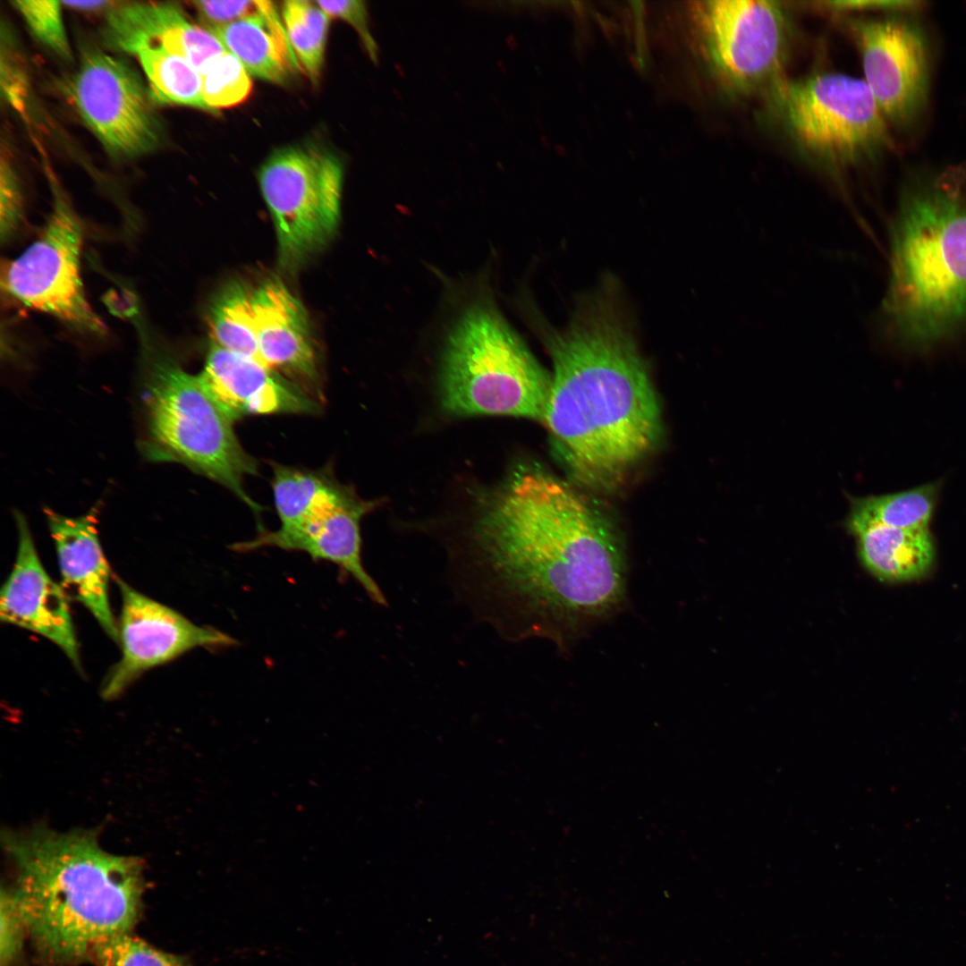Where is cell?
I'll list each match as a JSON object with an SVG mask.
<instances>
[{
    "mask_svg": "<svg viewBox=\"0 0 966 966\" xmlns=\"http://www.w3.org/2000/svg\"><path fill=\"white\" fill-rule=\"evenodd\" d=\"M467 537L449 554V585L476 623L506 641H560L623 598L626 559L614 529L546 472L514 474Z\"/></svg>",
    "mask_w": 966,
    "mask_h": 966,
    "instance_id": "cell-1",
    "label": "cell"
},
{
    "mask_svg": "<svg viewBox=\"0 0 966 966\" xmlns=\"http://www.w3.org/2000/svg\"><path fill=\"white\" fill-rule=\"evenodd\" d=\"M547 346L554 370L541 421L554 448L579 482L614 488L661 432L654 386L615 301L593 296Z\"/></svg>",
    "mask_w": 966,
    "mask_h": 966,
    "instance_id": "cell-2",
    "label": "cell"
},
{
    "mask_svg": "<svg viewBox=\"0 0 966 966\" xmlns=\"http://www.w3.org/2000/svg\"><path fill=\"white\" fill-rule=\"evenodd\" d=\"M3 844L16 867L12 890L26 931L49 962L89 957L135 925L145 887L140 859L106 852L93 831L42 824L6 831Z\"/></svg>",
    "mask_w": 966,
    "mask_h": 966,
    "instance_id": "cell-3",
    "label": "cell"
},
{
    "mask_svg": "<svg viewBox=\"0 0 966 966\" xmlns=\"http://www.w3.org/2000/svg\"><path fill=\"white\" fill-rule=\"evenodd\" d=\"M888 338L927 352L966 337V165L915 178L889 233Z\"/></svg>",
    "mask_w": 966,
    "mask_h": 966,
    "instance_id": "cell-4",
    "label": "cell"
},
{
    "mask_svg": "<svg viewBox=\"0 0 966 966\" xmlns=\"http://www.w3.org/2000/svg\"><path fill=\"white\" fill-rule=\"evenodd\" d=\"M551 376L493 308L467 309L452 331L440 372L441 401L453 415L542 420Z\"/></svg>",
    "mask_w": 966,
    "mask_h": 966,
    "instance_id": "cell-5",
    "label": "cell"
},
{
    "mask_svg": "<svg viewBox=\"0 0 966 966\" xmlns=\"http://www.w3.org/2000/svg\"><path fill=\"white\" fill-rule=\"evenodd\" d=\"M148 379L144 402L151 452L221 484L258 514L261 507L243 485L247 476L257 474V462L199 376L162 358L152 364Z\"/></svg>",
    "mask_w": 966,
    "mask_h": 966,
    "instance_id": "cell-6",
    "label": "cell"
},
{
    "mask_svg": "<svg viewBox=\"0 0 966 966\" xmlns=\"http://www.w3.org/2000/svg\"><path fill=\"white\" fill-rule=\"evenodd\" d=\"M767 93L789 138L826 166H850L892 143L887 120L862 79L821 72L783 79Z\"/></svg>",
    "mask_w": 966,
    "mask_h": 966,
    "instance_id": "cell-7",
    "label": "cell"
},
{
    "mask_svg": "<svg viewBox=\"0 0 966 966\" xmlns=\"http://www.w3.org/2000/svg\"><path fill=\"white\" fill-rule=\"evenodd\" d=\"M258 182L275 228L280 264L293 269L335 233L343 163L335 153L315 144L287 146L265 160Z\"/></svg>",
    "mask_w": 966,
    "mask_h": 966,
    "instance_id": "cell-8",
    "label": "cell"
},
{
    "mask_svg": "<svg viewBox=\"0 0 966 966\" xmlns=\"http://www.w3.org/2000/svg\"><path fill=\"white\" fill-rule=\"evenodd\" d=\"M50 179V215L39 236L18 258L2 265V287L30 309L80 331L102 334L106 326L89 305L80 276L82 222L57 182Z\"/></svg>",
    "mask_w": 966,
    "mask_h": 966,
    "instance_id": "cell-9",
    "label": "cell"
},
{
    "mask_svg": "<svg viewBox=\"0 0 966 966\" xmlns=\"http://www.w3.org/2000/svg\"><path fill=\"white\" fill-rule=\"evenodd\" d=\"M698 11L708 59L729 89L767 93L784 79L790 26L779 3L712 0Z\"/></svg>",
    "mask_w": 966,
    "mask_h": 966,
    "instance_id": "cell-10",
    "label": "cell"
},
{
    "mask_svg": "<svg viewBox=\"0 0 966 966\" xmlns=\"http://www.w3.org/2000/svg\"><path fill=\"white\" fill-rule=\"evenodd\" d=\"M72 86L80 115L110 154L135 157L157 148L161 130L151 94L125 62L86 49Z\"/></svg>",
    "mask_w": 966,
    "mask_h": 966,
    "instance_id": "cell-11",
    "label": "cell"
},
{
    "mask_svg": "<svg viewBox=\"0 0 966 966\" xmlns=\"http://www.w3.org/2000/svg\"><path fill=\"white\" fill-rule=\"evenodd\" d=\"M853 35L860 50L863 80L887 120L912 123L925 106L928 57L920 29L902 18L859 20Z\"/></svg>",
    "mask_w": 966,
    "mask_h": 966,
    "instance_id": "cell-12",
    "label": "cell"
},
{
    "mask_svg": "<svg viewBox=\"0 0 966 966\" xmlns=\"http://www.w3.org/2000/svg\"><path fill=\"white\" fill-rule=\"evenodd\" d=\"M119 640L122 657L106 678L101 694L120 695L146 670L198 648H225L236 644L228 634L198 625L174 609L138 592L121 579Z\"/></svg>",
    "mask_w": 966,
    "mask_h": 966,
    "instance_id": "cell-13",
    "label": "cell"
},
{
    "mask_svg": "<svg viewBox=\"0 0 966 966\" xmlns=\"http://www.w3.org/2000/svg\"><path fill=\"white\" fill-rule=\"evenodd\" d=\"M15 518L18 551L1 590V621L50 640L80 669L78 642L64 592L42 566L25 518L21 513Z\"/></svg>",
    "mask_w": 966,
    "mask_h": 966,
    "instance_id": "cell-14",
    "label": "cell"
},
{
    "mask_svg": "<svg viewBox=\"0 0 966 966\" xmlns=\"http://www.w3.org/2000/svg\"><path fill=\"white\" fill-rule=\"evenodd\" d=\"M198 376L233 421L247 415L315 414L322 407L275 371L212 342Z\"/></svg>",
    "mask_w": 966,
    "mask_h": 966,
    "instance_id": "cell-15",
    "label": "cell"
},
{
    "mask_svg": "<svg viewBox=\"0 0 966 966\" xmlns=\"http://www.w3.org/2000/svg\"><path fill=\"white\" fill-rule=\"evenodd\" d=\"M252 302L261 363L323 403L318 360L301 303L275 278L252 291Z\"/></svg>",
    "mask_w": 966,
    "mask_h": 966,
    "instance_id": "cell-16",
    "label": "cell"
},
{
    "mask_svg": "<svg viewBox=\"0 0 966 966\" xmlns=\"http://www.w3.org/2000/svg\"><path fill=\"white\" fill-rule=\"evenodd\" d=\"M379 504L359 496L333 511L290 528L263 530L253 539L233 546L235 551H250L261 547L301 551L314 560L336 564L351 576L376 604L387 600L376 580L365 569L361 557L360 521Z\"/></svg>",
    "mask_w": 966,
    "mask_h": 966,
    "instance_id": "cell-17",
    "label": "cell"
},
{
    "mask_svg": "<svg viewBox=\"0 0 966 966\" xmlns=\"http://www.w3.org/2000/svg\"><path fill=\"white\" fill-rule=\"evenodd\" d=\"M102 35L108 47L128 54L143 45L162 47L199 73L226 52L211 31L194 24L173 3L120 2L107 12Z\"/></svg>",
    "mask_w": 966,
    "mask_h": 966,
    "instance_id": "cell-18",
    "label": "cell"
},
{
    "mask_svg": "<svg viewBox=\"0 0 966 966\" xmlns=\"http://www.w3.org/2000/svg\"><path fill=\"white\" fill-rule=\"evenodd\" d=\"M56 547L63 587L88 608L103 630L119 640L117 625L109 604L110 570L97 538L95 510L79 517H67L46 509Z\"/></svg>",
    "mask_w": 966,
    "mask_h": 966,
    "instance_id": "cell-19",
    "label": "cell"
},
{
    "mask_svg": "<svg viewBox=\"0 0 966 966\" xmlns=\"http://www.w3.org/2000/svg\"><path fill=\"white\" fill-rule=\"evenodd\" d=\"M281 17L273 2L261 1L256 15L209 31L250 74L272 83L284 84L300 64Z\"/></svg>",
    "mask_w": 966,
    "mask_h": 966,
    "instance_id": "cell-20",
    "label": "cell"
},
{
    "mask_svg": "<svg viewBox=\"0 0 966 966\" xmlns=\"http://www.w3.org/2000/svg\"><path fill=\"white\" fill-rule=\"evenodd\" d=\"M846 522L857 539L861 562L878 579L915 580L930 568L934 544L928 528H894L852 514Z\"/></svg>",
    "mask_w": 966,
    "mask_h": 966,
    "instance_id": "cell-21",
    "label": "cell"
},
{
    "mask_svg": "<svg viewBox=\"0 0 966 966\" xmlns=\"http://www.w3.org/2000/svg\"><path fill=\"white\" fill-rule=\"evenodd\" d=\"M272 489L281 528H289L347 504L358 496L329 470L273 465Z\"/></svg>",
    "mask_w": 966,
    "mask_h": 966,
    "instance_id": "cell-22",
    "label": "cell"
},
{
    "mask_svg": "<svg viewBox=\"0 0 966 966\" xmlns=\"http://www.w3.org/2000/svg\"><path fill=\"white\" fill-rule=\"evenodd\" d=\"M208 324L212 343L261 363L252 292L242 284H231L216 295L208 308Z\"/></svg>",
    "mask_w": 966,
    "mask_h": 966,
    "instance_id": "cell-23",
    "label": "cell"
},
{
    "mask_svg": "<svg viewBox=\"0 0 966 966\" xmlns=\"http://www.w3.org/2000/svg\"><path fill=\"white\" fill-rule=\"evenodd\" d=\"M131 55L140 61L156 101L208 110L201 74L185 59L150 45L137 47Z\"/></svg>",
    "mask_w": 966,
    "mask_h": 966,
    "instance_id": "cell-24",
    "label": "cell"
},
{
    "mask_svg": "<svg viewBox=\"0 0 966 966\" xmlns=\"http://www.w3.org/2000/svg\"><path fill=\"white\" fill-rule=\"evenodd\" d=\"M939 484L883 496L852 498L850 514L900 529L928 528Z\"/></svg>",
    "mask_w": 966,
    "mask_h": 966,
    "instance_id": "cell-25",
    "label": "cell"
},
{
    "mask_svg": "<svg viewBox=\"0 0 966 966\" xmlns=\"http://www.w3.org/2000/svg\"><path fill=\"white\" fill-rule=\"evenodd\" d=\"M281 16L299 64L317 82L323 66L330 17L316 2L306 0L284 2Z\"/></svg>",
    "mask_w": 966,
    "mask_h": 966,
    "instance_id": "cell-26",
    "label": "cell"
},
{
    "mask_svg": "<svg viewBox=\"0 0 966 966\" xmlns=\"http://www.w3.org/2000/svg\"><path fill=\"white\" fill-rule=\"evenodd\" d=\"M200 74L202 96L208 110L237 106L251 92L250 74L227 51L214 59Z\"/></svg>",
    "mask_w": 966,
    "mask_h": 966,
    "instance_id": "cell-27",
    "label": "cell"
},
{
    "mask_svg": "<svg viewBox=\"0 0 966 966\" xmlns=\"http://www.w3.org/2000/svg\"><path fill=\"white\" fill-rule=\"evenodd\" d=\"M89 957L98 966H189L184 959L162 952L130 933L100 942Z\"/></svg>",
    "mask_w": 966,
    "mask_h": 966,
    "instance_id": "cell-28",
    "label": "cell"
},
{
    "mask_svg": "<svg viewBox=\"0 0 966 966\" xmlns=\"http://www.w3.org/2000/svg\"><path fill=\"white\" fill-rule=\"evenodd\" d=\"M22 15L31 32L61 58L71 61V47L65 33L60 1L17 0L11 2Z\"/></svg>",
    "mask_w": 966,
    "mask_h": 966,
    "instance_id": "cell-29",
    "label": "cell"
},
{
    "mask_svg": "<svg viewBox=\"0 0 966 966\" xmlns=\"http://www.w3.org/2000/svg\"><path fill=\"white\" fill-rule=\"evenodd\" d=\"M0 966H12L22 945L25 923L13 892L1 891Z\"/></svg>",
    "mask_w": 966,
    "mask_h": 966,
    "instance_id": "cell-30",
    "label": "cell"
},
{
    "mask_svg": "<svg viewBox=\"0 0 966 966\" xmlns=\"http://www.w3.org/2000/svg\"><path fill=\"white\" fill-rule=\"evenodd\" d=\"M22 217V198L18 177L8 158L2 156L0 168V231L7 241L17 230Z\"/></svg>",
    "mask_w": 966,
    "mask_h": 966,
    "instance_id": "cell-31",
    "label": "cell"
},
{
    "mask_svg": "<svg viewBox=\"0 0 966 966\" xmlns=\"http://www.w3.org/2000/svg\"><path fill=\"white\" fill-rule=\"evenodd\" d=\"M191 4L204 28L212 30L256 15L261 1H194Z\"/></svg>",
    "mask_w": 966,
    "mask_h": 966,
    "instance_id": "cell-32",
    "label": "cell"
},
{
    "mask_svg": "<svg viewBox=\"0 0 966 966\" xmlns=\"http://www.w3.org/2000/svg\"><path fill=\"white\" fill-rule=\"evenodd\" d=\"M316 4L330 18H338L350 23L358 32L369 55L376 60L377 48L369 30L364 2L358 0L317 1Z\"/></svg>",
    "mask_w": 966,
    "mask_h": 966,
    "instance_id": "cell-33",
    "label": "cell"
},
{
    "mask_svg": "<svg viewBox=\"0 0 966 966\" xmlns=\"http://www.w3.org/2000/svg\"><path fill=\"white\" fill-rule=\"evenodd\" d=\"M6 48L2 47L1 71L2 91L6 95L7 100L16 107H21L26 95L25 79L16 64L15 58L10 47L8 37H6Z\"/></svg>",
    "mask_w": 966,
    "mask_h": 966,
    "instance_id": "cell-34",
    "label": "cell"
},
{
    "mask_svg": "<svg viewBox=\"0 0 966 966\" xmlns=\"http://www.w3.org/2000/svg\"><path fill=\"white\" fill-rule=\"evenodd\" d=\"M835 8H860V9H886L894 11H910L919 8L918 1H835L831 2Z\"/></svg>",
    "mask_w": 966,
    "mask_h": 966,
    "instance_id": "cell-35",
    "label": "cell"
},
{
    "mask_svg": "<svg viewBox=\"0 0 966 966\" xmlns=\"http://www.w3.org/2000/svg\"><path fill=\"white\" fill-rule=\"evenodd\" d=\"M62 4L84 12H97L103 10H111L116 6L120 2L113 1H61Z\"/></svg>",
    "mask_w": 966,
    "mask_h": 966,
    "instance_id": "cell-36",
    "label": "cell"
}]
</instances>
